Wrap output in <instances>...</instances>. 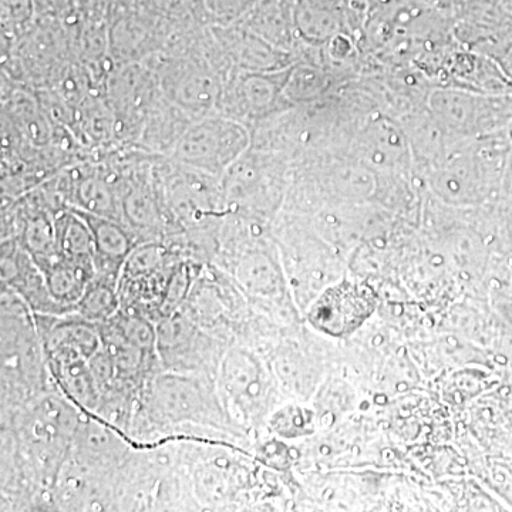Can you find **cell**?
Wrapping results in <instances>:
<instances>
[{
  "mask_svg": "<svg viewBox=\"0 0 512 512\" xmlns=\"http://www.w3.org/2000/svg\"><path fill=\"white\" fill-rule=\"evenodd\" d=\"M35 313L2 285V416H12L52 390Z\"/></svg>",
  "mask_w": 512,
  "mask_h": 512,
  "instance_id": "obj_2",
  "label": "cell"
},
{
  "mask_svg": "<svg viewBox=\"0 0 512 512\" xmlns=\"http://www.w3.org/2000/svg\"><path fill=\"white\" fill-rule=\"evenodd\" d=\"M181 427H198L221 436L235 433L214 377L160 370L138 394L130 439L136 444L137 440L153 439L160 431Z\"/></svg>",
  "mask_w": 512,
  "mask_h": 512,
  "instance_id": "obj_1",
  "label": "cell"
},
{
  "mask_svg": "<svg viewBox=\"0 0 512 512\" xmlns=\"http://www.w3.org/2000/svg\"><path fill=\"white\" fill-rule=\"evenodd\" d=\"M247 146V133L238 121L222 114H212L190 124L184 131L175 144L173 160L221 178Z\"/></svg>",
  "mask_w": 512,
  "mask_h": 512,
  "instance_id": "obj_5",
  "label": "cell"
},
{
  "mask_svg": "<svg viewBox=\"0 0 512 512\" xmlns=\"http://www.w3.org/2000/svg\"><path fill=\"white\" fill-rule=\"evenodd\" d=\"M57 254L77 262H94V241L87 222L73 211L66 208L55 215Z\"/></svg>",
  "mask_w": 512,
  "mask_h": 512,
  "instance_id": "obj_11",
  "label": "cell"
},
{
  "mask_svg": "<svg viewBox=\"0 0 512 512\" xmlns=\"http://www.w3.org/2000/svg\"><path fill=\"white\" fill-rule=\"evenodd\" d=\"M175 163V161H174ZM174 235L220 231L229 215L221 178L175 163L158 178Z\"/></svg>",
  "mask_w": 512,
  "mask_h": 512,
  "instance_id": "obj_3",
  "label": "cell"
},
{
  "mask_svg": "<svg viewBox=\"0 0 512 512\" xmlns=\"http://www.w3.org/2000/svg\"><path fill=\"white\" fill-rule=\"evenodd\" d=\"M272 429L286 439L308 436L313 431V413L301 406H286L271 420Z\"/></svg>",
  "mask_w": 512,
  "mask_h": 512,
  "instance_id": "obj_13",
  "label": "cell"
},
{
  "mask_svg": "<svg viewBox=\"0 0 512 512\" xmlns=\"http://www.w3.org/2000/svg\"><path fill=\"white\" fill-rule=\"evenodd\" d=\"M67 207L121 222L119 174L93 168H77L59 185Z\"/></svg>",
  "mask_w": 512,
  "mask_h": 512,
  "instance_id": "obj_9",
  "label": "cell"
},
{
  "mask_svg": "<svg viewBox=\"0 0 512 512\" xmlns=\"http://www.w3.org/2000/svg\"><path fill=\"white\" fill-rule=\"evenodd\" d=\"M161 369L217 377L228 342L200 328L183 311L156 323Z\"/></svg>",
  "mask_w": 512,
  "mask_h": 512,
  "instance_id": "obj_4",
  "label": "cell"
},
{
  "mask_svg": "<svg viewBox=\"0 0 512 512\" xmlns=\"http://www.w3.org/2000/svg\"><path fill=\"white\" fill-rule=\"evenodd\" d=\"M224 275L225 271L220 266L202 265L180 311L200 328L229 343L228 333L235 322L232 312L237 305L232 302V286Z\"/></svg>",
  "mask_w": 512,
  "mask_h": 512,
  "instance_id": "obj_7",
  "label": "cell"
},
{
  "mask_svg": "<svg viewBox=\"0 0 512 512\" xmlns=\"http://www.w3.org/2000/svg\"><path fill=\"white\" fill-rule=\"evenodd\" d=\"M120 309L119 281L110 276L96 275L73 313L90 322L101 323L113 318Z\"/></svg>",
  "mask_w": 512,
  "mask_h": 512,
  "instance_id": "obj_12",
  "label": "cell"
},
{
  "mask_svg": "<svg viewBox=\"0 0 512 512\" xmlns=\"http://www.w3.org/2000/svg\"><path fill=\"white\" fill-rule=\"evenodd\" d=\"M375 308L372 288L343 282L320 296L309 312V322L320 332L342 338L359 328Z\"/></svg>",
  "mask_w": 512,
  "mask_h": 512,
  "instance_id": "obj_8",
  "label": "cell"
},
{
  "mask_svg": "<svg viewBox=\"0 0 512 512\" xmlns=\"http://www.w3.org/2000/svg\"><path fill=\"white\" fill-rule=\"evenodd\" d=\"M154 74L165 99L184 113L202 119L220 110L224 83L205 60L168 57Z\"/></svg>",
  "mask_w": 512,
  "mask_h": 512,
  "instance_id": "obj_6",
  "label": "cell"
},
{
  "mask_svg": "<svg viewBox=\"0 0 512 512\" xmlns=\"http://www.w3.org/2000/svg\"><path fill=\"white\" fill-rule=\"evenodd\" d=\"M72 210L87 222L92 231L97 275L110 276L119 281L121 269L126 264L128 256L141 242L123 222L99 217L76 208Z\"/></svg>",
  "mask_w": 512,
  "mask_h": 512,
  "instance_id": "obj_10",
  "label": "cell"
}]
</instances>
